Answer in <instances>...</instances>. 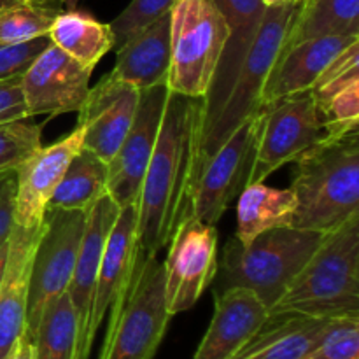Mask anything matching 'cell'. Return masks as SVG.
Listing matches in <instances>:
<instances>
[{
	"instance_id": "6da1fadb",
	"label": "cell",
	"mask_w": 359,
	"mask_h": 359,
	"mask_svg": "<svg viewBox=\"0 0 359 359\" xmlns=\"http://www.w3.org/2000/svg\"><path fill=\"white\" fill-rule=\"evenodd\" d=\"M203 98L168 91L156 146L137 200V238L144 255L165 249L175 228L191 212L195 153Z\"/></svg>"
},
{
	"instance_id": "7a4b0ae2",
	"label": "cell",
	"mask_w": 359,
	"mask_h": 359,
	"mask_svg": "<svg viewBox=\"0 0 359 359\" xmlns=\"http://www.w3.org/2000/svg\"><path fill=\"white\" fill-rule=\"evenodd\" d=\"M269 314L359 318V212L323 235Z\"/></svg>"
},
{
	"instance_id": "3957f363",
	"label": "cell",
	"mask_w": 359,
	"mask_h": 359,
	"mask_svg": "<svg viewBox=\"0 0 359 359\" xmlns=\"http://www.w3.org/2000/svg\"><path fill=\"white\" fill-rule=\"evenodd\" d=\"M291 226L328 233L359 212V130L328 139L294 161Z\"/></svg>"
},
{
	"instance_id": "277c9868",
	"label": "cell",
	"mask_w": 359,
	"mask_h": 359,
	"mask_svg": "<svg viewBox=\"0 0 359 359\" xmlns=\"http://www.w3.org/2000/svg\"><path fill=\"white\" fill-rule=\"evenodd\" d=\"M323 235L280 226L263 231L248 244L238 242L233 235L217 255L212 294L242 287L251 291L270 311L309 262Z\"/></svg>"
},
{
	"instance_id": "5b68a950",
	"label": "cell",
	"mask_w": 359,
	"mask_h": 359,
	"mask_svg": "<svg viewBox=\"0 0 359 359\" xmlns=\"http://www.w3.org/2000/svg\"><path fill=\"white\" fill-rule=\"evenodd\" d=\"M298 2H283L279 6L266 7L256 37L249 48L248 56L238 70L230 95L223 109L217 114L212 128L196 144L195 153V181L203 165L223 146L224 140L262 105L263 88L276 65L286 42L287 30L297 13Z\"/></svg>"
},
{
	"instance_id": "8992f818",
	"label": "cell",
	"mask_w": 359,
	"mask_h": 359,
	"mask_svg": "<svg viewBox=\"0 0 359 359\" xmlns=\"http://www.w3.org/2000/svg\"><path fill=\"white\" fill-rule=\"evenodd\" d=\"M172 318L163 262L140 252L125 298L111 309L100 359H154Z\"/></svg>"
},
{
	"instance_id": "52a82bcc",
	"label": "cell",
	"mask_w": 359,
	"mask_h": 359,
	"mask_svg": "<svg viewBox=\"0 0 359 359\" xmlns=\"http://www.w3.org/2000/svg\"><path fill=\"white\" fill-rule=\"evenodd\" d=\"M230 28L212 0H177L170 9V93L205 98Z\"/></svg>"
},
{
	"instance_id": "ba28073f",
	"label": "cell",
	"mask_w": 359,
	"mask_h": 359,
	"mask_svg": "<svg viewBox=\"0 0 359 359\" xmlns=\"http://www.w3.org/2000/svg\"><path fill=\"white\" fill-rule=\"evenodd\" d=\"M263 107L251 182H263L283 165L294 163L319 144L333 139L311 91L279 98Z\"/></svg>"
},
{
	"instance_id": "9c48e42d",
	"label": "cell",
	"mask_w": 359,
	"mask_h": 359,
	"mask_svg": "<svg viewBox=\"0 0 359 359\" xmlns=\"http://www.w3.org/2000/svg\"><path fill=\"white\" fill-rule=\"evenodd\" d=\"M86 214L83 210H46L32 263L27 314V330L30 333L42 312L67 293L83 242Z\"/></svg>"
},
{
	"instance_id": "30bf717a",
	"label": "cell",
	"mask_w": 359,
	"mask_h": 359,
	"mask_svg": "<svg viewBox=\"0 0 359 359\" xmlns=\"http://www.w3.org/2000/svg\"><path fill=\"white\" fill-rule=\"evenodd\" d=\"M263 111L265 107L249 116L200 170L191 193V214L203 223L216 226L231 202L251 184Z\"/></svg>"
},
{
	"instance_id": "8fae6325",
	"label": "cell",
	"mask_w": 359,
	"mask_h": 359,
	"mask_svg": "<svg viewBox=\"0 0 359 359\" xmlns=\"http://www.w3.org/2000/svg\"><path fill=\"white\" fill-rule=\"evenodd\" d=\"M165 269V302L172 316L195 307L217 270V230L189 212L175 228Z\"/></svg>"
},
{
	"instance_id": "7c38bea8",
	"label": "cell",
	"mask_w": 359,
	"mask_h": 359,
	"mask_svg": "<svg viewBox=\"0 0 359 359\" xmlns=\"http://www.w3.org/2000/svg\"><path fill=\"white\" fill-rule=\"evenodd\" d=\"M167 98V84L140 90L132 126L119 149L107 163V195L114 200L119 209L133 203L137 205L144 174L156 146Z\"/></svg>"
},
{
	"instance_id": "4fadbf2b",
	"label": "cell",
	"mask_w": 359,
	"mask_h": 359,
	"mask_svg": "<svg viewBox=\"0 0 359 359\" xmlns=\"http://www.w3.org/2000/svg\"><path fill=\"white\" fill-rule=\"evenodd\" d=\"M91 74L93 70L49 44L21 76L30 118L79 112L90 91Z\"/></svg>"
},
{
	"instance_id": "5bb4252c",
	"label": "cell",
	"mask_w": 359,
	"mask_h": 359,
	"mask_svg": "<svg viewBox=\"0 0 359 359\" xmlns=\"http://www.w3.org/2000/svg\"><path fill=\"white\" fill-rule=\"evenodd\" d=\"M84 128H76L49 146H41L16 168L14 224L34 228L42 223L48 203L72 158L83 149Z\"/></svg>"
},
{
	"instance_id": "9a60e30c",
	"label": "cell",
	"mask_w": 359,
	"mask_h": 359,
	"mask_svg": "<svg viewBox=\"0 0 359 359\" xmlns=\"http://www.w3.org/2000/svg\"><path fill=\"white\" fill-rule=\"evenodd\" d=\"M140 90L112 74L90 88L77 123L84 128L83 147L109 163L135 118Z\"/></svg>"
},
{
	"instance_id": "2e32d148",
	"label": "cell",
	"mask_w": 359,
	"mask_h": 359,
	"mask_svg": "<svg viewBox=\"0 0 359 359\" xmlns=\"http://www.w3.org/2000/svg\"><path fill=\"white\" fill-rule=\"evenodd\" d=\"M119 210L121 209L116 205L114 200L105 195L86 214L79 256H77L72 279L67 287V293L77 316V326H79V359H90L91 347L95 342L90 335L95 286H97L102 255H104L105 244H107Z\"/></svg>"
},
{
	"instance_id": "e0dca14e",
	"label": "cell",
	"mask_w": 359,
	"mask_h": 359,
	"mask_svg": "<svg viewBox=\"0 0 359 359\" xmlns=\"http://www.w3.org/2000/svg\"><path fill=\"white\" fill-rule=\"evenodd\" d=\"M212 2L216 4V7L226 20L228 28H230V37H228L223 55L217 63L209 93L203 98L198 140L203 139L205 133L212 128L217 114L223 109L266 9L262 0H212ZM198 140H196V144H198Z\"/></svg>"
},
{
	"instance_id": "ac0fdd59",
	"label": "cell",
	"mask_w": 359,
	"mask_h": 359,
	"mask_svg": "<svg viewBox=\"0 0 359 359\" xmlns=\"http://www.w3.org/2000/svg\"><path fill=\"white\" fill-rule=\"evenodd\" d=\"M140 252L142 251L137 238V205L133 203L119 210L102 255L91 305L90 335L93 340L107 311L125 298Z\"/></svg>"
},
{
	"instance_id": "d6986e66",
	"label": "cell",
	"mask_w": 359,
	"mask_h": 359,
	"mask_svg": "<svg viewBox=\"0 0 359 359\" xmlns=\"http://www.w3.org/2000/svg\"><path fill=\"white\" fill-rule=\"evenodd\" d=\"M269 318L265 305L248 290L214 294L210 325L191 359H231Z\"/></svg>"
},
{
	"instance_id": "ffe728a7",
	"label": "cell",
	"mask_w": 359,
	"mask_h": 359,
	"mask_svg": "<svg viewBox=\"0 0 359 359\" xmlns=\"http://www.w3.org/2000/svg\"><path fill=\"white\" fill-rule=\"evenodd\" d=\"M42 223L34 228L14 224L9 235L7 266L0 286V359L7 356L18 337L27 330L32 263Z\"/></svg>"
},
{
	"instance_id": "44dd1931",
	"label": "cell",
	"mask_w": 359,
	"mask_h": 359,
	"mask_svg": "<svg viewBox=\"0 0 359 359\" xmlns=\"http://www.w3.org/2000/svg\"><path fill=\"white\" fill-rule=\"evenodd\" d=\"M356 39L359 35H328L284 48L263 88L262 105L311 91L332 60Z\"/></svg>"
},
{
	"instance_id": "7402d4cb",
	"label": "cell",
	"mask_w": 359,
	"mask_h": 359,
	"mask_svg": "<svg viewBox=\"0 0 359 359\" xmlns=\"http://www.w3.org/2000/svg\"><path fill=\"white\" fill-rule=\"evenodd\" d=\"M170 70V13L135 32L116 48L112 76L137 90L167 84Z\"/></svg>"
},
{
	"instance_id": "603a6c76",
	"label": "cell",
	"mask_w": 359,
	"mask_h": 359,
	"mask_svg": "<svg viewBox=\"0 0 359 359\" xmlns=\"http://www.w3.org/2000/svg\"><path fill=\"white\" fill-rule=\"evenodd\" d=\"M332 321L328 318L269 314L258 332L231 359H302L318 346Z\"/></svg>"
},
{
	"instance_id": "cb8c5ba5",
	"label": "cell",
	"mask_w": 359,
	"mask_h": 359,
	"mask_svg": "<svg viewBox=\"0 0 359 359\" xmlns=\"http://www.w3.org/2000/svg\"><path fill=\"white\" fill-rule=\"evenodd\" d=\"M297 212V196L291 188H272L251 182L237 198V231L235 237L248 244L263 231L291 226Z\"/></svg>"
},
{
	"instance_id": "d4e9b609",
	"label": "cell",
	"mask_w": 359,
	"mask_h": 359,
	"mask_svg": "<svg viewBox=\"0 0 359 359\" xmlns=\"http://www.w3.org/2000/svg\"><path fill=\"white\" fill-rule=\"evenodd\" d=\"M48 37L53 46L90 70L116 46L111 25L76 9L62 11L53 21Z\"/></svg>"
},
{
	"instance_id": "484cf974",
	"label": "cell",
	"mask_w": 359,
	"mask_h": 359,
	"mask_svg": "<svg viewBox=\"0 0 359 359\" xmlns=\"http://www.w3.org/2000/svg\"><path fill=\"white\" fill-rule=\"evenodd\" d=\"M328 35H359V0H300L284 48Z\"/></svg>"
},
{
	"instance_id": "4316f807",
	"label": "cell",
	"mask_w": 359,
	"mask_h": 359,
	"mask_svg": "<svg viewBox=\"0 0 359 359\" xmlns=\"http://www.w3.org/2000/svg\"><path fill=\"white\" fill-rule=\"evenodd\" d=\"M107 163L88 149H81L67 167L48 210H83L88 212L102 196L107 195Z\"/></svg>"
},
{
	"instance_id": "83f0119b",
	"label": "cell",
	"mask_w": 359,
	"mask_h": 359,
	"mask_svg": "<svg viewBox=\"0 0 359 359\" xmlns=\"http://www.w3.org/2000/svg\"><path fill=\"white\" fill-rule=\"evenodd\" d=\"M32 337L35 359H79V326L69 293L42 312Z\"/></svg>"
},
{
	"instance_id": "f1b7e54d",
	"label": "cell",
	"mask_w": 359,
	"mask_h": 359,
	"mask_svg": "<svg viewBox=\"0 0 359 359\" xmlns=\"http://www.w3.org/2000/svg\"><path fill=\"white\" fill-rule=\"evenodd\" d=\"M62 11V0H20L6 7L0 11V46L44 37Z\"/></svg>"
},
{
	"instance_id": "f546056e",
	"label": "cell",
	"mask_w": 359,
	"mask_h": 359,
	"mask_svg": "<svg viewBox=\"0 0 359 359\" xmlns=\"http://www.w3.org/2000/svg\"><path fill=\"white\" fill-rule=\"evenodd\" d=\"M27 119L0 125V174L16 172V168L42 146L44 125Z\"/></svg>"
},
{
	"instance_id": "4dcf8cb0",
	"label": "cell",
	"mask_w": 359,
	"mask_h": 359,
	"mask_svg": "<svg viewBox=\"0 0 359 359\" xmlns=\"http://www.w3.org/2000/svg\"><path fill=\"white\" fill-rule=\"evenodd\" d=\"M302 359H359V318H337Z\"/></svg>"
},
{
	"instance_id": "1f68e13d",
	"label": "cell",
	"mask_w": 359,
	"mask_h": 359,
	"mask_svg": "<svg viewBox=\"0 0 359 359\" xmlns=\"http://www.w3.org/2000/svg\"><path fill=\"white\" fill-rule=\"evenodd\" d=\"M175 2H177V0H132V2L125 7V11H121V13L109 23L111 25L112 34H114V48L123 44V42L128 37H132L135 32L142 30L144 27L153 23L154 20L161 18L163 14L170 13V9L174 7Z\"/></svg>"
},
{
	"instance_id": "d6a6232c",
	"label": "cell",
	"mask_w": 359,
	"mask_h": 359,
	"mask_svg": "<svg viewBox=\"0 0 359 359\" xmlns=\"http://www.w3.org/2000/svg\"><path fill=\"white\" fill-rule=\"evenodd\" d=\"M51 44L48 35L18 44L0 46V81L21 77L37 56Z\"/></svg>"
},
{
	"instance_id": "836d02e7",
	"label": "cell",
	"mask_w": 359,
	"mask_h": 359,
	"mask_svg": "<svg viewBox=\"0 0 359 359\" xmlns=\"http://www.w3.org/2000/svg\"><path fill=\"white\" fill-rule=\"evenodd\" d=\"M30 118L25 102L21 77L0 81V125Z\"/></svg>"
},
{
	"instance_id": "e575fe53",
	"label": "cell",
	"mask_w": 359,
	"mask_h": 359,
	"mask_svg": "<svg viewBox=\"0 0 359 359\" xmlns=\"http://www.w3.org/2000/svg\"><path fill=\"white\" fill-rule=\"evenodd\" d=\"M14 196H16L14 172L0 174V245L9 241V235L14 228Z\"/></svg>"
},
{
	"instance_id": "d590c367",
	"label": "cell",
	"mask_w": 359,
	"mask_h": 359,
	"mask_svg": "<svg viewBox=\"0 0 359 359\" xmlns=\"http://www.w3.org/2000/svg\"><path fill=\"white\" fill-rule=\"evenodd\" d=\"M4 359H35V347H34V337L28 330H25L16 342L13 344L11 351Z\"/></svg>"
},
{
	"instance_id": "8d00e7d4",
	"label": "cell",
	"mask_w": 359,
	"mask_h": 359,
	"mask_svg": "<svg viewBox=\"0 0 359 359\" xmlns=\"http://www.w3.org/2000/svg\"><path fill=\"white\" fill-rule=\"evenodd\" d=\"M7 255H9V241H7L6 244L0 245V286H2L4 273H6V266H7Z\"/></svg>"
},
{
	"instance_id": "74e56055",
	"label": "cell",
	"mask_w": 359,
	"mask_h": 359,
	"mask_svg": "<svg viewBox=\"0 0 359 359\" xmlns=\"http://www.w3.org/2000/svg\"><path fill=\"white\" fill-rule=\"evenodd\" d=\"M63 6H65V9H76L77 4L81 2V0H62Z\"/></svg>"
},
{
	"instance_id": "f35d334b",
	"label": "cell",
	"mask_w": 359,
	"mask_h": 359,
	"mask_svg": "<svg viewBox=\"0 0 359 359\" xmlns=\"http://www.w3.org/2000/svg\"><path fill=\"white\" fill-rule=\"evenodd\" d=\"M287 2V0H262V4L265 7H272V6H279V4Z\"/></svg>"
},
{
	"instance_id": "ab89813d",
	"label": "cell",
	"mask_w": 359,
	"mask_h": 359,
	"mask_svg": "<svg viewBox=\"0 0 359 359\" xmlns=\"http://www.w3.org/2000/svg\"><path fill=\"white\" fill-rule=\"evenodd\" d=\"M16 2H20V0H0V11L6 9V7H9V6H13V4H16Z\"/></svg>"
}]
</instances>
